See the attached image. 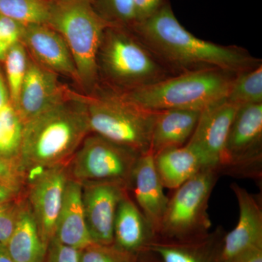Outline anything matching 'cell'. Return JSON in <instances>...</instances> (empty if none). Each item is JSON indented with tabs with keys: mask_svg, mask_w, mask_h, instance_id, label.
Segmentation results:
<instances>
[{
	"mask_svg": "<svg viewBox=\"0 0 262 262\" xmlns=\"http://www.w3.org/2000/svg\"><path fill=\"white\" fill-rule=\"evenodd\" d=\"M131 27L169 70L185 72L215 68L237 75L261 64L242 48L220 46L188 32L176 17L168 0H164L149 18Z\"/></svg>",
	"mask_w": 262,
	"mask_h": 262,
	"instance_id": "1",
	"label": "cell"
},
{
	"mask_svg": "<svg viewBox=\"0 0 262 262\" xmlns=\"http://www.w3.org/2000/svg\"><path fill=\"white\" fill-rule=\"evenodd\" d=\"M91 133L83 100L68 91L61 101L24 123L19 158L27 174L68 165Z\"/></svg>",
	"mask_w": 262,
	"mask_h": 262,
	"instance_id": "2",
	"label": "cell"
},
{
	"mask_svg": "<svg viewBox=\"0 0 262 262\" xmlns=\"http://www.w3.org/2000/svg\"><path fill=\"white\" fill-rule=\"evenodd\" d=\"M234 76L220 69L189 71L121 93L133 103L149 111L202 112L227 98Z\"/></svg>",
	"mask_w": 262,
	"mask_h": 262,
	"instance_id": "3",
	"label": "cell"
},
{
	"mask_svg": "<svg viewBox=\"0 0 262 262\" xmlns=\"http://www.w3.org/2000/svg\"><path fill=\"white\" fill-rule=\"evenodd\" d=\"M98 72L126 92L170 77L169 69L153 54L138 36L122 26H108L98 56Z\"/></svg>",
	"mask_w": 262,
	"mask_h": 262,
	"instance_id": "4",
	"label": "cell"
},
{
	"mask_svg": "<svg viewBox=\"0 0 262 262\" xmlns=\"http://www.w3.org/2000/svg\"><path fill=\"white\" fill-rule=\"evenodd\" d=\"M47 25L64 39L73 57L80 83L88 89L98 78V56L108 23L91 0H58L53 3Z\"/></svg>",
	"mask_w": 262,
	"mask_h": 262,
	"instance_id": "5",
	"label": "cell"
},
{
	"mask_svg": "<svg viewBox=\"0 0 262 262\" xmlns=\"http://www.w3.org/2000/svg\"><path fill=\"white\" fill-rule=\"evenodd\" d=\"M81 97L91 133L139 155L150 152L156 112L140 107L117 91Z\"/></svg>",
	"mask_w": 262,
	"mask_h": 262,
	"instance_id": "6",
	"label": "cell"
},
{
	"mask_svg": "<svg viewBox=\"0 0 262 262\" xmlns=\"http://www.w3.org/2000/svg\"><path fill=\"white\" fill-rule=\"evenodd\" d=\"M219 177L214 169L203 168L175 189L168 199L157 238L188 241L209 232L208 203Z\"/></svg>",
	"mask_w": 262,
	"mask_h": 262,
	"instance_id": "7",
	"label": "cell"
},
{
	"mask_svg": "<svg viewBox=\"0 0 262 262\" xmlns=\"http://www.w3.org/2000/svg\"><path fill=\"white\" fill-rule=\"evenodd\" d=\"M140 155L102 136L91 133L67 165L69 177L80 183H121L130 190L131 179Z\"/></svg>",
	"mask_w": 262,
	"mask_h": 262,
	"instance_id": "8",
	"label": "cell"
},
{
	"mask_svg": "<svg viewBox=\"0 0 262 262\" xmlns=\"http://www.w3.org/2000/svg\"><path fill=\"white\" fill-rule=\"evenodd\" d=\"M218 173L261 180L262 103L239 106L229 129Z\"/></svg>",
	"mask_w": 262,
	"mask_h": 262,
	"instance_id": "9",
	"label": "cell"
},
{
	"mask_svg": "<svg viewBox=\"0 0 262 262\" xmlns=\"http://www.w3.org/2000/svg\"><path fill=\"white\" fill-rule=\"evenodd\" d=\"M69 174L58 165L27 174V203L46 244L54 237Z\"/></svg>",
	"mask_w": 262,
	"mask_h": 262,
	"instance_id": "10",
	"label": "cell"
},
{
	"mask_svg": "<svg viewBox=\"0 0 262 262\" xmlns=\"http://www.w3.org/2000/svg\"><path fill=\"white\" fill-rule=\"evenodd\" d=\"M82 184L86 225L94 244L112 245L119 203L129 188L121 183L84 182Z\"/></svg>",
	"mask_w": 262,
	"mask_h": 262,
	"instance_id": "11",
	"label": "cell"
},
{
	"mask_svg": "<svg viewBox=\"0 0 262 262\" xmlns=\"http://www.w3.org/2000/svg\"><path fill=\"white\" fill-rule=\"evenodd\" d=\"M238 107L225 98L201 112L194 133L186 144L198 155L205 168L218 170Z\"/></svg>",
	"mask_w": 262,
	"mask_h": 262,
	"instance_id": "12",
	"label": "cell"
},
{
	"mask_svg": "<svg viewBox=\"0 0 262 262\" xmlns=\"http://www.w3.org/2000/svg\"><path fill=\"white\" fill-rule=\"evenodd\" d=\"M21 42L32 59L57 75H63L80 83L72 53L59 33L46 24L24 27Z\"/></svg>",
	"mask_w": 262,
	"mask_h": 262,
	"instance_id": "13",
	"label": "cell"
},
{
	"mask_svg": "<svg viewBox=\"0 0 262 262\" xmlns=\"http://www.w3.org/2000/svg\"><path fill=\"white\" fill-rule=\"evenodd\" d=\"M58 75L29 58L27 74L15 108L23 123L66 97Z\"/></svg>",
	"mask_w": 262,
	"mask_h": 262,
	"instance_id": "14",
	"label": "cell"
},
{
	"mask_svg": "<svg viewBox=\"0 0 262 262\" xmlns=\"http://www.w3.org/2000/svg\"><path fill=\"white\" fill-rule=\"evenodd\" d=\"M231 189L237 198L239 220L224 238V262L249 248L262 246V208L259 196L253 195L245 188L233 183Z\"/></svg>",
	"mask_w": 262,
	"mask_h": 262,
	"instance_id": "15",
	"label": "cell"
},
{
	"mask_svg": "<svg viewBox=\"0 0 262 262\" xmlns=\"http://www.w3.org/2000/svg\"><path fill=\"white\" fill-rule=\"evenodd\" d=\"M156 170L151 152L141 155L138 159L131 179L130 190L135 203L154 228L157 236L168 205V196Z\"/></svg>",
	"mask_w": 262,
	"mask_h": 262,
	"instance_id": "16",
	"label": "cell"
},
{
	"mask_svg": "<svg viewBox=\"0 0 262 262\" xmlns=\"http://www.w3.org/2000/svg\"><path fill=\"white\" fill-rule=\"evenodd\" d=\"M226 231L218 227L213 232L188 241L157 238L147 250L161 262H224Z\"/></svg>",
	"mask_w": 262,
	"mask_h": 262,
	"instance_id": "17",
	"label": "cell"
},
{
	"mask_svg": "<svg viewBox=\"0 0 262 262\" xmlns=\"http://www.w3.org/2000/svg\"><path fill=\"white\" fill-rule=\"evenodd\" d=\"M152 226L127 192L119 203L114 225V243L117 248L139 255L157 239Z\"/></svg>",
	"mask_w": 262,
	"mask_h": 262,
	"instance_id": "18",
	"label": "cell"
},
{
	"mask_svg": "<svg viewBox=\"0 0 262 262\" xmlns=\"http://www.w3.org/2000/svg\"><path fill=\"white\" fill-rule=\"evenodd\" d=\"M82 192V184L69 178L54 235L61 244L80 251L94 244L86 225Z\"/></svg>",
	"mask_w": 262,
	"mask_h": 262,
	"instance_id": "19",
	"label": "cell"
},
{
	"mask_svg": "<svg viewBox=\"0 0 262 262\" xmlns=\"http://www.w3.org/2000/svg\"><path fill=\"white\" fill-rule=\"evenodd\" d=\"M201 113L187 110L156 112L150 152L155 155L163 150L185 145L194 133Z\"/></svg>",
	"mask_w": 262,
	"mask_h": 262,
	"instance_id": "20",
	"label": "cell"
},
{
	"mask_svg": "<svg viewBox=\"0 0 262 262\" xmlns=\"http://www.w3.org/2000/svg\"><path fill=\"white\" fill-rule=\"evenodd\" d=\"M48 246L27 201H23L14 230L6 245L10 257L14 262H42Z\"/></svg>",
	"mask_w": 262,
	"mask_h": 262,
	"instance_id": "21",
	"label": "cell"
},
{
	"mask_svg": "<svg viewBox=\"0 0 262 262\" xmlns=\"http://www.w3.org/2000/svg\"><path fill=\"white\" fill-rule=\"evenodd\" d=\"M164 187L177 189L204 168L201 158L187 144L153 155Z\"/></svg>",
	"mask_w": 262,
	"mask_h": 262,
	"instance_id": "22",
	"label": "cell"
},
{
	"mask_svg": "<svg viewBox=\"0 0 262 262\" xmlns=\"http://www.w3.org/2000/svg\"><path fill=\"white\" fill-rule=\"evenodd\" d=\"M53 3L51 0H0V15L24 27L47 25Z\"/></svg>",
	"mask_w": 262,
	"mask_h": 262,
	"instance_id": "23",
	"label": "cell"
},
{
	"mask_svg": "<svg viewBox=\"0 0 262 262\" xmlns=\"http://www.w3.org/2000/svg\"><path fill=\"white\" fill-rule=\"evenodd\" d=\"M226 99L237 106L262 103V65L234 76Z\"/></svg>",
	"mask_w": 262,
	"mask_h": 262,
	"instance_id": "24",
	"label": "cell"
},
{
	"mask_svg": "<svg viewBox=\"0 0 262 262\" xmlns=\"http://www.w3.org/2000/svg\"><path fill=\"white\" fill-rule=\"evenodd\" d=\"M24 123L12 103L0 111V155L19 158Z\"/></svg>",
	"mask_w": 262,
	"mask_h": 262,
	"instance_id": "25",
	"label": "cell"
},
{
	"mask_svg": "<svg viewBox=\"0 0 262 262\" xmlns=\"http://www.w3.org/2000/svg\"><path fill=\"white\" fill-rule=\"evenodd\" d=\"M28 61L27 51L22 42L17 43L10 48L3 61L10 101L14 107L18 102L20 89L25 79Z\"/></svg>",
	"mask_w": 262,
	"mask_h": 262,
	"instance_id": "26",
	"label": "cell"
},
{
	"mask_svg": "<svg viewBox=\"0 0 262 262\" xmlns=\"http://www.w3.org/2000/svg\"><path fill=\"white\" fill-rule=\"evenodd\" d=\"M139 255L115 245L93 244L80 251V262H138Z\"/></svg>",
	"mask_w": 262,
	"mask_h": 262,
	"instance_id": "27",
	"label": "cell"
},
{
	"mask_svg": "<svg viewBox=\"0 0 262 262\" xmlns=\"http://www.w3.org/2000/svg\"><path fill=\"white\" fill-rule=\"evenodd\" d=\"M98 13L108 23L122 27L134 25V0H98Z\"/></svg>",
	"mask_w": 262,
	"mask_h": 262,
	"instance_id": "28",
	"label": "cell"
},
{
	"mask_svg": "<svg viewBox=\"0 0 262 262\" xmlns=\"http://www.w3.org/2000/svg\"><path fill=\"white\" fill-rule=\"evenodd\" d=\"M27 174L20 158H7L0 155V182L6 183L19 192L27 185Z\"/></svg>",
	"mask_w": 262,
	"mask_h": 262,
	"instance_id": "29",
	"label": "cell"
},
{
	"mask_svg": "<svg viewBox=\"0 0 262 262\" xmlns=\"http://www.w3.org/2000/svg\"><path fill=\"white\" fill-rule=\"evenodd\" d=\"M24 26L0 15V62L4 61L10 48L21 42Z\"/></svg>",
	"mask_w": 262,
	"mask_h": 262,
	"instance_id": "30",
	"label": "cell"
},
{
	"mask_svg": "<svg viewBox=\"0 0 262 262\" xmlns=\"http://www.w3.org/2000/svg\"><path fill=\"white\" fill-rule=\"evenodd\" d=\"M22 201L20 198L0 204V244L6 246L14 230Z\"/></svg>",
	"mask_w": 262,
	"mask_h": 262,
	"instance_id": "31",
	"label": "cell"
},
{
	"mask_svg": "<svg viewBox=\"0 0 262 262\" xmlns=\"http://www.w3.org/2000/svg\"><path fill=\"white\" fill-rule=\"evenodd\" d=\"M42 262H80V250L61 244L53 237Z\"/></svg>",
	"mask_w": 262,
	"mask_h": 262,
	"instance_id": "32",
	"label": "cell"
},
{
	"mask_svg": "<svg viewBox=\"0 0 262 262\" xmlns=\"http://www.w3.org/2000/svg\"><path fill=\"white\" fill-rule=\"evenodd\" d=\"M164 0H134V24L140 23L155 14Z\"/></svg>",
	"mask_w": 262,
	"mask_h": 262,
	"instance_id": "33",
	"label": "cell"
},
{
	"mask_svg": "<svg viewBox=\"0 0 262 262\" xmlns=\"http://www.w3.org/2000/svg\"><path fill=\"white\" fill-rule=\"evenodd\" d=\"M227 262H262V246L249 248Z\"/></svg>",
	"mask_w": 262,
	"mask_h": 262,
	"instance_id": "34",
	"label": "cell"
},
{
	"mask_svg": "<svg viewBox=\"0 0 262 262\" xmlns=\"http://www.w3.org/2000/svg\"><path fill=\"white\" fill-rule=\"evenodd\" d=\"M20 194L21 192L9 184L0 182V204L19 199Z\"/></svg>",
	"mask_w": 262,
	"mask_h": 262,
	"instance_id": "35",
	"label": "cell"
},
{
	"mask_svg": "<svg viewBox=\"0 0 262 262\" xmlns=\"http://www.w3.org/2000/svg\"><path fill=\"white\" fill-rule=\"evenodd\" d=\"M10 103H11V101H10L8 86H7L4 77L0 72V111Z\"/></svg>",
	"mask_w": 262,
	"mask_h": 262,
	"instance_id": "36",
	"label": "cell"
},
{
	"mask_svg": "<svg viewBox=\"0 0 262 262\" xmlns=\"http://www.w3.org/2000/svg\"><path fill=\"white\" fill-rule=\"evenodd\" d=\"M138 262H161V261L155 256L154 253H151L149 250H146L139 253Z\"/></svg>",
	"mask_w": 262,
	"mask_h": 262,
	"instance_id": "37",
	"label": "cell"
},
{
	"mask_svg": "<svg viewBox=\"0 0 262 262\" xmlns=\"http://www.w3.org/2000/svg\"><path fill=\"white\" fill-rule=\"evenodd\" d=\"M0 262H14L10 257L6 246L0 244Z\"/></svg>",
	"mask_w": 262,
	"mask_h": 262,
	"instance_id": "38",
	"label": "cell"
}]
</instances>
